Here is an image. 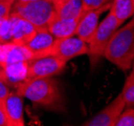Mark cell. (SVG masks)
<instances>
[{
  "label": "cell",
  "mask_w": 134,
  "mask_h": 126,
  "mask_svg": "<svg viewBox=\"0 0 134 126\" xmlns=\"http://www.w3.org/2000/svg\"><path fill=\"white\" fill-rule=\"evenodd\" d=\"M0 43H1V39H0Z\"/></svg>",
  "instance_id": "cell-28"
},
{
  "label": "cell",
  "mask_w": 134,
  "mask_h": 126,
  "mask_svg": "<svg viewBox=\"0 0 134 126\" xmlns=\"http://www.w3.org/2000/svg\"><path fill=\"white\" fill-rule=\"evenodd\" d=\"M80 18L77 19H62L54 16L47 26V30L54 35V39H65L76 35V30Z\"/></svg>",
  "instance_id": "cell-12"
},
{
  "label": "cell",
  "mask_w": 134,
  "mask_h": 126,
  "mask_svg": "<svg viewBox=\"0 0 134 126\" xmlns=\"http://www.w3.org/2000/svg\"><path fill=\"white\" fill-rule=\"evenodd\" d=\"M9 93H10V91H9L7 84L0 81V106L2 107V109H3V105H4V101L7 98V96L9 95Z\"/></svg>",
  "instance_id": "cell-21"
},
{
  "label": "cell",
  "mask_w": 134,
  "mask_h": 126,
  "mask_svg": "<svg viewBox=\"0 0 134 126\" xmlns=\"http://www.w3.org/2000/svg\"><path fill=\"white\" fill-rule=\"evenodd\" d=\"M111 3L112 2H109L107 4L99 7L97 9H94V10L85 11L79 20L77 30H76V35L89 45V42L91 41L94 35L96 28L99 24L100 15L103 12L110 9Z\"/></svg>",
  "instance_id": "cell-9"
},
{
  "label": "cell",
  "mask_w": 134,
  "mask_h": 126,
  "mask_svg": "<svg viewBox=\"0 0 134 126\" xmlns=\"http://www.w3.org/2000/svg\"><path fill=\"white\" fill-rule=\"evenodd\" d=\"M84 12L82 0H70L67 3L55 7V16L62 19L81 18Z\"/></svg>",
  "instance_id": "cell-13"
},
{
  "label": "cell",
  "mask_w": 134,
  "mask_h": 126,
  "mask_svg": "<svg viewBox=\"0 0 134 126\" xmlns=\"http://www.w3.org/2000/svg\"><path fill=\"white\" fill-rule=\"evenodd\" d=\"M27 64L28 62H18L5 65L4 70L6 73L7 84H18L26 79Z\"/></svg>",
  "instance_id": "cell-16"
},
{
  "label": "cell",
  "mask_w": 134,
  "mask_h": 126,
  "mask_svg": "<svg viewBox=\"0 0 134 126\" xmlns=\"http://www.w3.org/2000/svg\"><path fill=\"white\" fill-rule=\"evenodd\" d=\"M0 81L4 82L7 84V77L6 73H5V70H4V67L0 65Z\"/></svg>",
  "instance_id": "cell-25"
},
{
  "label": "cell",
  "mask_w": 134,
  "mask_h": 126,
  "mask_svg": "<svg viewBox=\"0 0 134 126\" xmlns=\"http://www.w3.org/2000/svg\"><path fill=\"white\" fill-rule=\"evenodd\" d=\"M3 111L5 113L8 126H23V101L17 93H9L4 101Z\"/></svg>",
  "instance_id": "cell-11"
},
{
  "label": "cell",
  "mask_w": 134,
  "mask_h": 126,
  "mask_svg": "<svg viewBox=\"0 0 134 126\" xmlns=\"http://www.w3.org/2000/svg\"><path fill=\"white\" fill-rule=\"evenodd\" d=\"M12 1H15V0H12Z\"/></svg>",
  "instance_id": "cell-29"
},
{
  "label": "cell",
  "mask_w": 134,
  "mask_h": 126,
  "mask_svg": "<svg viewBox=\"0 0 134 126\" xmlns=\"http://www.w3.org/2000/svg\"><path fill=\"white\" fill-rule=\"evenodd\" d=\"M110 11L121 23H123L134 15V0H113Z\"/></svg>",
  "instance_id": "cell-15"
},
{
  "label": "cell",
  "mask_w": 134,
  "mask_h": 126,
  "mask_svg": "<svg viewBox=\"0 0 134 126\" xmlns=\"http://www.w3.org/2000/svg\"><path fill=\"white\" fill-rule=\"evenodd\" d=\"M89 53V45L78 36L55 39L51 52V56H54L60 60L68 62L74 58Z\"/></svg>",
  "instance_id": "cell-7"
},
{
  "label": "cell",
  "mask_w": 134,
  "mask_h": 126,
  "mask_svg": "<svg viewBox=\"0 0 134 126\" xmlns=\"http://www.w3.org/2000/svg\"><path fill=\"white\" fill-rule=\"evenodd\" d=\"M0 126H8V122H7L5 113H4L1 106H0Z\"/></svg>",
  "instance_id": "cell-23"
},
{
  "label": "cell",
  "mask_w": 134,
  "mask_h": 126,
  "mask_svg": "<svg viewBox=\"0 0 134 126\" xmlns=\"http://www.w3.org/2000/svg\"><path fill=\"white\" fill-rule=\"evenodd\" d=\"M32 59H34V53L25 46L12 45V47L9 48V51L5 54L1 66H5L12 63H18V62H28Z\"/></svg>",
  "instance_id": "cell-14"
},
{
  "label": "cell",
  "mask_w": 134,
  "mask_h": 126,
  "mask_svg": "<svg viewBox=\"0 0 134 126\" xmlns=\"http://www.w3.org/2000/svg\"><path fill=\"white\" fill-rule=\"evenodd\" d=\"M126 104L121 93L103 110L94 115L91 119L84 122L86 126H114L122 111L125 109Z\"/></svg>",
  "instance_id": "cell-8"
},
{
  "label": "cell",
  "mask_w": 134,
  "mask_h": 126,
  "mask_svg": "<svg viewBox=\"0 0 134 126\" xmlns=\"http://www.w3.org/2000/svg\"><path fill=\"white\" fill-rule=\"evenodd\" d=\"M54 35L47 29H37L32 39L25 45V47L34 53V59L51 56V52L54 42Z\"/></svg>",
  "instance_id": "cell-10"
},
{
  "label": "cell",
  "mask_w": 134,
  "mask_h": 126,
  "mask_svg": "<svg viewBox=\"0 0 134 126\" xmlns=\"http://www.w3.org/2000/svg\"><path fill=\"white\" fill-rule=\"evenodd\" d=\"M112 1H113V0H112Z\"/></svg>",
  "instance_id": "cell-30"
},
{
  "label": "cell",
  "mask_w": 134,
  "mask_h": 126,
  "mask_svg": "<svg viewBox=\"0 0 134 126\" xmlns=\"http://www.w3.org/2000/svg\"><path fill=\"white\" fill-rule=\"evenodd\" d=\"M121 24L122 23L115 17L114 14L109 11L107 16L98 24L92 40L89 42L88 54L94 58L103 56L107 43Z\"/></svg>",
  "instance_id": "cell-5"
},
{
  "label": "cell",
  "mask_w": 134,
  "mask_h": 126,
  "mask_svg": "<svg viewBox=\"0 0 134 126\" xmlns=\"http://www.w3.org/2000/svg\"><path fill=\"white\" fill-rule=\"evenodd\" d=\"M103 56L123 72L131 68L134 60V17L115 31Z\"/></svg>",
  "instance_id": "cell-1"
},
{
  "label": "cell",
  "mask_w": 134,
  "mask_h": 126,
  "mask_svg": "<svg viewBox=\"0 0 134 126\" xmlns=\"http://www.w3.org/2000/svg\"><path fill=\"white\" fill-rule=\"evenodd\" d=\"M36 30L30 22L11 11L9 17L0 23L1 43L25 46L32 39Z\"/></svg>",
  "instance_id": "cell-4"
},
{
  "label": "cell",
  "mask_w": 134,
  "mask_h": 126,
  "mask_svg": "<svg viewBox=\"0 0 134 126\" xmlns=\"http://www.w3.org/2000/svg\"><path fill=\"white\" fill-rule=\"evenodd\" d=\"M12 45L13 43H0V65L2 64L5 54L9 51V48L12 47Z\"/></svg>",
  "instance_id": "cell-22"
},
{
  "label": "cell",
  "mask_w": 134,
  "mask_h": 126,
  "mask_svg": "<svg viewBox=\"0 0 134 126\" xmlns=\"http://www.w3.org/2000/svg\"><path fill=\"white\" fill-rule=\"evenodd\" d=\"M131 84H134V66H133L132 71H131V73H130V75L128 76V78L126 79V81H125L124 86H129V85H131Z\"/></svg>",
  "instance_id": "cell-24"
},
{
  "label": "cell",
  "mask_w": 134,
  "mask_h": 126,
  "mask_svg": "<svg viewBox=\"0 0 134 126\" xmlns=\"http://www.w3.org/2000/svg\"><path fill=\"white\" fill-rule=\"evenodd\" d=\"M13 3L12 0H0V23L9 17Z\"/></svg>",
  "instance_id": "cell-18"
},
{
  "label": "cell",
  "mask_w": 134,
  "mask_h": 126,
  "mask_svg": "<svg viewBox=\"0 0 134 126\" xmlns=\"http://www.w3.org/2000/svg\"><path fill=\"white\" fill-rule=\"evenodd\" d=\"M12 12L30 22L36 29H47L49 22L55 16L53 0L14 1Z\"/></svg>",
  "instance_id": "cell-3"
},
{
  "label": "cell",
  "mask_w": 134,
  "mask_h": 126,
  "mask_svg": "<svg viewBox=\"0 0 134 126\" xmlns=\"http://www.w3.org/2000/svg\"><path fill=\"white\" fill-rule=\"evenodd\" d=\"M15 1H31V0H15Z\"/></svg>",
  "instance_id": "cell-27"
},
{
  "label": "cell",
  "mask_w": 134,
  "mask_h": 126,
  "mask_svg": "<svg viewBox=\"0 0 134 126\" xmlns=\"http://www.w3.org/2000/svg\"><path fill=\"white\" fill-rule=\"evenodd\" d=\"M16 93L43 107H62V94L52 77L25 79L16 85Z\"/></svg>",
  "instance_id": "cell-2"
},
{
  "label": "cell",
  "mask_w": 134,
  "mask_h": 126,
  "mask_svg": "<svg viewBox=\"0 0 134 126\" xmlns=\"http://www.w3.org/2000/svg\"><path fill=\"white\" fill-rule=\"evenodd\" d=\"M121 95L123 97V100L125 101V104L128 107L134 106V84H131L129 86H124L123 90L121 92Z\"/></svg>",
  "instance_id": "cell-19"
},
{
  "label": "cell",
  "mask_w": 134,
  "mask_h": 126,
  "mask_svg": "<svg viewBox=\"0 0 134 126\" xmlns=\"http://www.w3.org/2000/svg\"><path fill=\"white\" fill-rule=\"evenodd\" d=\"M114 126H134V108L128 107L124 109Z\"/></svg>",
  "instance_id": "cell-17"
},
{
  "label": "cell",
  "mask_w": 134,
  "mask_h": 126,
  "mask_svg": "<svg viewBox=\"0 0 134 126\" xmlns=\"http://www.w3.org/2000/svg\"><path fill=\"white\" fill-rule=\"evenodd\" d=\"M109 2H112V0H82L84 11L97 9V8L109 3Z\"/></svg>",
  "instance_id": "cell-20"
},
{
  "label": "cell",
  "mask_w": 134,
  "mask_h": 126,
  "mask_svg": "<svg viewBox=\"0 0 134 126\" xmlns=\"http://www.w3.org/2000/svg\"><path fill=\"white\" fill-rule=\"evenodd\" d=\"M67 62L54 56H47L28 61L26 79L47 78L60 74L66 68Z\"/></svg>",
  "instance_id": "cell-6"
},
{
  "label": "cell",
  "mask_w": 134,
  "mask_h": 126,
  "mask_svg": "<svg viewBox=\"0 0 134 126\" xmlns=\"http://www.w3.org/2000/svg\"><path fill=\"white\" fill-rule=\"evenodd\" d=\"M68 1H70V0H53V2L54 3V6L55 7H59L60 5H63V4L67 3Z\"/></svg>",
  "instance_id": "cell-26"
}]
</instances>
